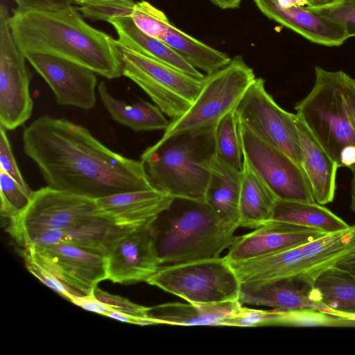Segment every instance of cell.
<instances>
[{
  "instance_id": "1",
  "label": "cell",
  "mask_w": 355,
  "mask_h": 355,
  "mask_svg": "<svg viewBox=\"0 0 355 355\" xmlns=\"http://www.w3.org/2000/svg\"><path fill=\"white\" fill-rule=\"evenodd\" d=\"M22 141L51 188L94 200L153 189L140 160L112 150L69 120L41 116L24 129Z\"/></svg>"
},
{
  "instance_id": "35",
  "label": "cell",
  "mask_w": 355,
  "mask_h": 355,
  "mask_svg": "<svg viewBox=\"0 0 355 355\" xmlns=\"http://www.w3.org/2000/svg\"><path fill=\"white\" fill-rule=\"evenodd\" d=\"M20 254L24 259L26 269L49 288L68 300L73 295H79L58 280L35 258L28 249L23 248Z\"/></svg>"
},
{
  "instance_id": "42",
  "label": "cell",
  "mask_w": 355,
  "mask_h": 355,
  "mask_svg": "<svg viewBox=\"0 0 355 355\" xmlns=\"http://www.w3.org/2000/svg\"><path fill=\"white\" fill-rule=\"evenodd\" d=\"M341 0H306L308 9H318L333 6Z\"/></svg>"
},
{
  "instance_id": "5",
  "label": "cell",
  "mask_w": 355,
  "mask_h": 355,
  "mask_svg": "<svg viewBox=\"0 0 355 355\" xmlns=\"http://www.w3.org/2000/svg\"><path fill=\"white\" fill-rule=\"evenodd\" d=\"M312 89L296 114L340 167L355 168V79L343 71L315 67Z\"/></svg>"
},
{
  "instance_id": "34",
  "label": "cell",
  "mask_w": 355,
  "mask_h": 355,
  "mask_svg": "<svg viewBox=\"0 0 355 355\" xmlns=\"http://www.w3.org/2000/svg\"><path fill=\"white\" fill-rule=\"evenodd\" d=\"M135 4L132 0H103L80 6L78 10L91 20L109 23L113 18L131 17Z\"/></svg>"
},
{
  "instance_id": "41",
  "label": "cell",
  "mask_w": 355,
  "mask_h": 355,
  "mask_svg": "<svg viewBox=\"0 0 355 355\" xmlns=\"http://www.w3.org/2000/svg\"><path fill=\"white\" fill-rule=\"evenodd\" d=\"M107 316L121 322L132 323L135 324H137L139 319L141 318L135 317L117 311H112L110 312Z\"/></svg>"
},
{
  "instance_id": "47",
  "label": "cell",
  "mask_w": 355,
  "mask_h": 355,
  "mask_svg": "<svg viewBox=\"0 0 355 355\" xmlns=\"http://www.w3.org/2000/svg\"><path fill=\"white\" fill-rule=\"evenodd\" d=\"M328 313L330 314L334 315H338V316L345 318L348 320H352L355 321V315L345 314V313H338V312H335V311H329Z\"/></svg>"
},
{
  "instance_id": "12",
  "label": "cell",
  "mask_w": 355,
  "mask_h": 355,
  "mask_svg": "<svg viewBox=\"0 0 355 355\" xmlns=\"http://www.w3.org/2000/svg\"><path fill=\"white\" fill-rule=\"evenodd\" d=\"M239 128L243 159L277 199L316 202L308 178L300 165L239 122Z\"/></svg>"
},
{
  "instance_id": "22",
  "label": "cell",
  "mask_w": 355,
  "mask_h": 355,
  "mask_svg": "<svg viewBox=\"0 0 355 355\" xmlns=\"http://www.w3.org/2000/svg\"><path fill=\"white\" fill-rule=\"evenodd\" d=\"M302 274L315 282L325 270L355 257V225L300 245Z\"/></svg>"
},
{
  "instance_id": "36",
  "label": "cell",
  "mask_w": 355,
  "mask_h": 355,
  "mask_svg": "<svg viewBox=\"0 0 355 355\" xmlns=\"http://www.w3.org/2000/svg\"><path fill=\"white\" fill-rule=\"evenodd\" d=\"M309 10L343 26L349 38L355 36V0H341L329 7Z\"/></svg>"
},
{
  "instance_id": "3",
  "label": "cell",
  "mask_w": 355,
  "mask_h": 355,
  "mask_svg": "<svg viewBox=\"0 0 355 355\" xmlns=\"http://www.w3.org/2000/svg\"><path fill=\"white\" fill-rule=\"evenodd\" d=\"M237 228L205 201L178 198L152 225L162 266L219 257L238 239Z\"/></svg>"
},
{
  "instance_id": "38",
  "label": "cell",
  "mask_w": 355,
  "mask_h": 355,
  "mask_svg": "<svg viewBox=\"0 0 355 355\" xmlns=\"http://www.w3.org/2000/svg\"><path fill=\"white\" fill-rule=\"evenodd\" d=\"M94 293L99 300L111 306L114 311L135 317H148V307L135 304L127 298L110 294L98 287L94 289Z\"/></svg>"
},
{
  "instance_id": "31",
  "label": "cell",
  "mask_w": 355,
  "mask_h": 355,
  "mask_svg": "<svg viewBox=\"0 0 355 355\" xmlns=\"http://www.w3.org/2000/svg\"><path fill=\"white\" fill-rule=\"evenodd\" d=\"M217 155L238 171L243 168V154L235 110L226 114L215 131Z\"/></svg>"
},
{
  "instance_id": "33",
  "label": "cell",
  "mask_w": 355,
  "mask_h": 355,
  "mask_svg": "<svg viewBox=\"0 0 355 355\" xmlns=\"http://www.w3.org/2000/svg\"><path fill=\"white\" fill-rule=\"evenodd\" d=\"M131 18L139 30L159 40L171 25L164 12L146 1L135 3Z\"/></svg>"
},
{
  "instance_id": "32",
  "label": "cell",
  "mask_w": 355,
  "mask_h": 355,
  "mask_svg": "<svg viewBox=\"0 0 355 355\" xmlns=\"http://www.w3.org/2000/svg\"><path fill=\"white\" fill-rule=\"evenodd\" d=\"M32 194L0 169V214L3 218L9 220L20 214L28 205Z\"/></svg>"
},
{
  "instance_id": "26",
  "label": "cell",
  "mask_w": 355,
  "mask_h": 355,
  "mask_svg": "<svg viewBox=\"0 0 355 355\" xmlns=\"http://www.w3.org/2000/svg\"><path fill=\"white\" fill-rule=\"evenodd\" d=\"M97 90L103 105L113 120L135 132L165 130L170 123L156 105L144 101L129 105L114 97L104 81L98 85Z\"/></svg>"
},
{
  "instance_id": "23",
  "label": "cell",
  "mask_w": 355,
  "mask_h": 355,
  "mask_svg": "<svg viewBox=\"0 0 355 355\" xmlns=\"http://www.w3.org/2000/svg\"><path fill=\"white\" fill-rule=\"evenodd\" d=\"M239 301L213 304L170 302L148 308V315L157 324L180 326H223L240 306Z\"/></svg>"
},
{
  "instance_id": "20",
  "label": "cell",
  "mask_w": 355,
  "mask_h": 355,
  "mask_svg": "<svg viewBox=\"0 0 355 355\" xmlns=\"http://www.w3.org/2000/svg\"><path fill=\"white\" fill-rule=\"evenodd\" d=\"M126 230L116 226L108 216H104L67 228L37 232L27 237L19 246L27 248L68 243L105 257L113 241Z\"/></svg>"
},
{
  "instance_id": "11",
  "label": "cell",
  "mask_w": 355,
  "mask_h": 355,
  "mask_svg": "<svg viewBox=\"0 0 355 355\" xmlns=\"http://www.w3.org/2000/svg\"><path fill=\"white\" fill-rule=\"evenodd\" d=\"M8 8L0 6V125L14 130L31 116L30 94L32 73L17 46L10 25Z\"/></svg>"
},
{
  "instance_id": "4",
  "label": "cell",
  "mask_w": 355,
  "mask_h": 355,
  "mask_svg": "<svg viewBox=\"0 0 355 355\" xmlns=\"http://www.w3.org/2000/svg\"><path fill=\"white\" fill-rule=\"evenodd\" d=\"M216 127L162 137L148 147L140 162L152 187L173 198L205 201L217 155Z\"/></svg>"
},
{
  "instance_id": "25",
  "label": "cell",
  "mask_w": 355,
  "mask_h": 355,
  "mask_svg": "<svg viewBox=\"0 0 355 355\" xmlns=\"http://www.w3.org/2000/svg\"><path fill=\"white\" fill-rule=\"evenodd\" d=\"M109 23L114 28L118 35L116 41L122 46L163 62L196 78L205 77L163 41L149 36L139 30L131 17L113 18Z\"/></svg>"
},
{
  "instance_id": "15",
  "label": "cell",
  "mask_w": 355,
  "mask_h": 355,
  "mask_svg": "<svg viewBox=\"0 0 355 355\" xmlns=\"http://www.w3.org/2000/svg\"><path fill=\"white\" fill-rule=\"evenodd\" d=\"M26 60L51 87L58 105L90 110L96 105V73L57 56L28 53Z\"/></svg>"
},
{
  "instance_id": "24",
  "label": "cell",
  "mask_w": 355,
  "mask_h": 355,
  "mask_svg": "<svg viewBox=\"0 0 355 355\" xmlns=\"http://www.w3.org/2000/svg\"><path fill=\"white\" fill-rule=\"evenodd\" d=\"M242 172L238 171L218 155L211 168L205 202L225 222L239 226V199Z\"/></svg>"
},
{
  "instance_id": "16",
  "label": "cell",
  "mask_w": 355,
  "mask_h": 355,
  "mask_svg": "<svg viewBox=\"0 0 355 355\" xmlns=\"http://www.w3.org/2000/svg\"><path fill=\"white\" fill-rule=\"evenodd\" d=\"M327 233L287 222L270 220L248 234L239 236L225 258L239 262L281 252L318 239Z\"/></svg>"
},
{
  "instance_id": "2",
  "label": "cell",
  "mask_w": 355,
  "mask_h": 355,
  "mask_svg": "<svg viewBox=\"0 0 355 355\" xmlns=\"http://www.w3.org/2000/svg\"><path fill=\"white\" fill-rule=\"evenodd\" d=\"M10 25L24 55L42 53L83 65L107 79L122 75L114 39L85 21L70 6L55 12L13 10Z\"/></svg>"
},
{
  "instance_id": "19",
  "label": "cell",
  "mask_w": 355,
  "mask_h": 355,
  "mask_svg": "<svg viewBox=\"0 0 355 355\" xmlns=\"http://www.w3.org/2000/svg\"><path fill=\"white\" fill-rule=\"evenodd\" d=\"M268 18L300 34L306 40L327 46L342 45L349 36L341 25L302 6L282 8L276 0H254Z\"/></svg>"
},
{
  "instance_id": "18",
  "label": "cell",
  "mask_w": 355,
  "mask_h": 355,
  "mask_svg": "<svg viewBox=\"0 0 355 355\" xmlns=\"http://www.w3.org/2000/svg\"><path fill=\"white\" fill-rule=\"evenodd\" d=\"M174 198L155 188L97 199L101 210L118 227L133 230L152 226Z\"/></svg>"
},
{
  "instance_id": "14",
  "label": "cell",
  "mask_w": 355,
  "mask_h": 355,
  "mask_svg": "<svg viewBox=\"0 0 355 355\" xmlns=\"http://www.w3.org/2000/svg\"><path fill=\"white\" fill-rule=\"evenodd\" d=\"M105 257L107 279L121 284L146 282L162 267L152 226L126 230L113 241Z\"/></svg>"
},
{
  "instance_id": "27",
  "label": "cell",
  "mask_w": 355,
  "mask_h": 355,
  "mask_svg": "<svg viewBox=\"0 0 355 355\" xmlns=\"http://www.w3.org/2000/svg\"><path fill=\"white\" fill-rule=\"evenodd\" d=\"M277 198L243 159L239 226L256 229L272 219Z\"/></svg>"
},
{
  "instance_id": "44",
  "label": "cell",
  "mask_w": 355,
  "mask_h": 355,
  "mask_svg": "<svg viewBox=\"0 0 355 355\" xmlns=\"http://www.w3.org/2000/svg\"><path fill=\"white\" fill-rule=\"evenodd\" d=\"M355 276V257L341 261L336 266Z\"/></svg>"
},
{
  "instance_id": "40",
  "label": "cell",
  "mask_w": 355,
  "mask_h": 355,
  "mask_svg": "<svg viewBox=\"0 0 355 355\" xmlns=\"http://www.w3.org/2000/svg\"><path fill=\"white\" fill-rule=\"evenodd\" d=\"M69 301L73 304L92 312H95L107 316V314L114 311L111 306L99 300L94 292L87 295H73Z\"/></svg>"
},
{
  "instance_id": "17",
  "label": "cell",
  "mask_w": 355,
  "mask_h": 355,
  "mask_svg": "<svg viewBox=\"0 0 355 355\" xmlns=\"http://www.w3.org/2000/svg\"><path fill=\"white\" fill-rule=\"evenodd\" d=\"M314 281L295 275L259 284H241V304L266 306L278 310L313 307L324 309Z\"/></svg>"
},
{
  "instance_id": "46",
  "label": "cell",
  "mask_w": 355,
  "mask_h": 355,
  "mask_svg": "<svg viewBox=\"0 0 355 355\" xmlns=\"http://www.w3.org/2000/svg\"><path fill=\"white\" fill-rule=\"evenodd\" d=\"M352 171L353 173V178L352 181V200L350 207L352 211L355 213V168L352 170Z\"/></svg>"
},
{
  "instance_id": "13",
  "label": "cell",
  "mask_w": 355,
  "mask_h": 355,
  "mask_svg": "<svg viewBox=\"0 0 355 355\" xmlns=\"http://www.w3.org/2000/svg\"><path fill=\"white\" fill-rule=\"evenodd\" d=\"M58 280L79 295L94 292L107 279L105 257L68 243L27 248Z\"/></svg>"
},
{
  "instance_id": "30",
  "label": "cell",
  "mask_w": 355,
  "mask_h": 355,
  "mask_svg": "<svg viewBox=\"0 0 355 355\" xmlns=\"http://www.w3.org/2000/svg\"><path fill=\"white\" fill-rule=\"evenodd\" d=\"M325 312L355 315V276L337 267L321 273L315 280Z\"/></svg>"
},
{
  "instance_id": "8",
  "label": "cell",
  "mask_w": 355,
  "mask_h": 355,
  "mask_svg": "<svg viewBox=\"0 0 355 355\" xmlns=\"http://www.w3.org/2000/svg\"><path fill=\"white\" fill-rule=\"evenodd\" d=\"M146 282L191 303L239 301L241 283L225 257L164 266Z\"/></svg>"
},
{
  "instance_id": "45",
  "label": "cell",
  "mask_w": 355,
  "mask_h": 355,
  "mask_svg": "<svg viewBox=\"0 0 355 355\" xmlns=\"http://www.w3.org/2000/svg\"><path fill=\"white\" fill-rule=\"evenodd\" d=\"M277 3L282 8H289L292 6L306 7L307 3L306 0H276Z\"/></svg>"
},
{
  "instance_id": "37",
  "label": "cell",
  "mask_w": 355,
  "mask_h": 355,
  "mask_svg": "<svg viewBox=\"0 0 355 355\" xmlns=\"http://www.w3.org/2000/svg\"><path fill=\"white\" fill-rule=\"evenodd\" d=\"M0 169L9 175L28 193L33 192L19 171L12 153L6 129L2 126H0Z\"/></svg>"
},
{
  "instance_id": "28",
  "label": "cell",
  "mask_w": 355,
  "mask_h": 355,
  "mask_svg": "<svg viewBox=\"0 0 355 355\" xmlns=\"http://www.w3.org/2000/svg\"><path fill=\"white\" fill-rule=\"evenodd\" d=\"M271 220L287 222L331 233L345 230L349 225L327 208L317 202L277 199Z\"/></svg>"
},
{
  "instance_id": "43",
  "label": "cell",
  "mask_w": 355,
  "mask_h": 355,
  "mask_svg": "<svg viewBox=\"0 0 355 355\" xmlns=\"http://www.w3.org/2000/svg\"><path fill=\"white\" fill-rule=\"evenodd\" d=\"M222 9H235L239 7L242 0H210Z\"/></svg>"
},
{
  "instance_id": "9",
  "label": "cell",
  "mask_w": 355,
  "mask_h": 355,
  "mask_svg": "<svg viewBox=\"0 0 355 355\" xmlns=\"http://www.w3.org/2000/svg\"><path fill=\"white\" fill-rule=\"evenodd\" d=\"M104 216H107L96 200L47 186L33 191L27 207L8 220L6 231L19 245L37 232L67 228Z\"/></svg>"
},
{
  "instance_id": "39",
  "label": "cell",
  "mask_w": 355,
  "mask_h": 355,
  "mask_svg": "<svg viewBox=\"0 0 355 355\" xmlns=\"http://www.w3.org/2000/svg\"><path fill=\"white\" fill-rule=\"evenodd\" d=\"M19 11L55 12L71 6L72 0H13Z\"/></svg>"
},
{
  "instance_id": "10",
  "label": "cell",
  "mask_w": 355,
  "mask_h": 355,
  "mask_svg": "<svg viewBox=\"0 0 355 355\" xmlns=\"http://www.w3.org/2000/svg\"><path fill=\"white\" fill-rule=\"evenodd\" d=\"M239 123L264 142L282 150L301 167L302 155L297 114L279 107L256 78L235 109Z\"/></svg>"
},
{
  "instance_id": "48",
  "label": "cell",
  "mask_w": 355,
  "mask_h": 355,
  "mask_svg": "<svg viewBox=\"0 0 355 355\" xmlns=\"http://www.w3.org/2000/svg\"><path fill=\"white\" fill-rule=\"evenodd\" d=\"M72 1L73 3H76L77 4L83 6L85 4H88V3H94V2H96V1H103V0H72Z\"/></svg>"
},
{
  "instance_id": "7",
  "label": "cell",
  "mask_w": 355,
  "mask_h": 355,
  "mask_svg": "<svg viewBox=\"0 0 355 355\" xmlns=\"http://www.w3.org/2000/svg\"><path fill=\"white\" fill-rule=\"evenodd\" d=\"M255 78L253 69L241 56L232 58L225 67L205 76L193 104L182 116L170 121L162 137L216 126L236 109Z\"/></svg>"
},
{
  "instance_id": "29",
  "label": "cell",
  "mask_w": 355,
  "mask_h": 355,
  "mask_svg": "<svg viewBox=\"0 0 355 355\" xmlns=\"http://www.w3.org/2000/svg\"><path fill=\"white\" fill-rule=\"evenodd\" d=\"M187 63L209 75L227 65L232 58L182 31L172 24L160 39Z\"/></svg>"
},
{
  "instance_id": "6",
  "label": "cell",
  "mask_w": 355,
  "mask_h": 355,
  "mask_svg": "<svg viewBox=\"0 0 355 355\" xmlns=\"http://www.w3.org/2000/svg\"><path fill=\"white\" fill-rule=\"evenodd\" d=\"M122 75L135 83L164 114L182 116L193 104L204 78H199L114 41Z\"/></svg>"
},
{
  "instance_id": "21",
  "label": "cell",
  "mask_w": 355,
  "mask_h": 355,
  "mask_svg": "<svg viewBox=\"0 0 355 355\" xmlns=\"http://www.w3.org/2000/svg\"><path fill=\"white\" fill-rule=\"evenodd\" d=\"M296 125L301 149V166L311 185L313 198L320 205L330 203L335 196L339 166L297 115Z\"/></svg>"
}]
</instances>
